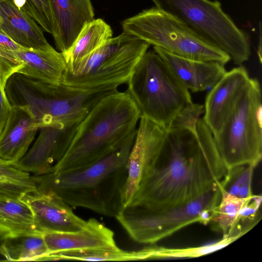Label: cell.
<instances>
[{"label":"cell","instance_id":"obj_11","mask_svg":"<svg viewBox=\"0 0 262 262\" xmlns=\"http://www.w3.org/2000/svg\"><path fill=\"white\" fill-rule=\"evenodd\" d=\"M166 129L141 116L127 161V172L123 188V207L132 201L140 184L150 171L159 155Z\"/></svg>","mask_w":262,"mask_h":262},{"label":"cell","instance_id":"obj_12","mask_svg":"<svg viewBox=\"0 0 262 262\" xmlns=\"http://www.w3.org/2000/svg\"><path fill=\"white\" fill-rule=\"evenodd\" d=\"M79 124L69 126L53 124L40 127L39 136L32 147L12 165L36 175L53 171L55 164L69 148Z\"/></svg>","mask_w":262,"mask_h":262},{"label":"cell","instance_id":"obj_16","mask_svg":"<svg viewBox=\"0 0 262 262\" xmlns=\"http://www.w3.org/2000/svg\"><path fill=\"white\" fill-rule=\"evenodd\" d=\"M154 50L185 86L194 92L211 89L226 72L224 65L218 62L182 57L158 47Z\"/></svg>","mask_w":262,"mask_h":262},{"label":"cell","instance_id":"obj_4","mask_svg":"<svg viewBox=\"0 0 262 262\" xmlns=\"http://www.w3.org/2000/svg\"><path fill=\"white\" fill-rule=\"evenodd\" d=\"M115 90H74L18 73L11 75L5 87L11 106L26 107L39 129L53 124H79L101 99Z\"/></svg>","mask_w":262,"mask_h":262},{"label":"cell","instance_id":"obj_8","mask_svg":"<svg viewBox=\"0 0 262 262\" xmlns=\"http://www.w3.org/2000/svg\"><path fill=\"white\" fill-rule=\"evenodd\" d=\"M260 83L250 78L220 130L213 136L227 169L256 166L262 157V102Z\"/></svg>","mask_w":262,"mask_h":262},{"label":"cell","instance_id":"obj_31","mask_svg":"<svg viewBox=\"0 0 262 262\" xmlns=\"http://www.w3.org/2000/svg\"><path fill=\"white\" fill-rule=\"evenodd\" d=\"M11 107L5 89L0 82V134L5 126Z\"/></svg>","mask_w":262,"mask_h":262},{"label":"cell","instance_id":"obj_22","mask_svg":"<svg viewBox=\"0 0 262 262\" xmlns=\"http://www.w3.org/2000/svg\"><path fill=\"white\" fill-rule=\"evenodd\" d=\"M49 253L41 233L7 236L0 245V254L7 261L41 260Z\"/></svg>","mask_w":262,"mask_h":262},{"label":"cell","instance_id":"obj_33","mask_svg":"<svg viewBox=\"0 0 262 262\" xmlns=\"http://www.w3.org/2000/svg\"><path fill=\"white\" fill-rule=\"evenodd\" d=\"M0 45L12 50H17L21 46L12 40L0 28Z\"/></svg>","mask_w":262,"mask_h":262},{"label":"cell","instance_id":"obj_21","mask_svg":"<svg viewBox=\"0 0 262 262\" xmlns=\"http://www.w3.org/2000/svg\"><path fill=\"white\" fill-rule=\"evenodd\" d=\"M0 233L7 236L41 233L29 204L22 198L0 195Z\"/></svg>","mask_w":262,"mask_h":262},{"label":"cell","instance_id":"obj_23","mask_svg":"<svg viewBox=\"0 0 262 262\" xmlns=\"http://www.w3.org/2000/svg\"><path fill=\"white\" fill-rule=\"evenodd\" d=\"M109 25L101 18L94 19L82 28L77 38L66 52L62 53L67 63L81 59L113 37Z\"/></svg>","mask_w":262,"mask_h":262},{"label":"cell","instance_id":"obj_28","mask_svg":"<svg viewBox=\"0 0 262 262\" xmlns=\"http://www.w3.org/2000/svg\"><path fill=\"white\" fill-rule=\"evenodd\" d=\"M20 10L25 12L51 34L53 38L57 34V28L51 0H11Z\"/></svg>","mask_w":262,"mask_h":262},{"label":"cell","instance_id":"obj_19","mask_svg":"<svg viewBox=\"0 0 262 262\" xmlns=\"http://www.w3.org/2000/svg\"><path fill=\"white\" fill-rule=\"evenodd\" d=\"M0 17L1 29L21 47L43 50L53 48L36 22L11 0H0Z\"/></svg>","mask_w":262,"mask_h":262},{"label":"cell","instance_id":"obj_18","mask_svg":"<svg viewBox=\"0 0 262 262\" xmlns=\"http://www.w3.org/2000/svg\"><path fill=\"white\" fill-rule=\"evenodd\" d=\"M43 236L49 254L116 246L113 231L93 218L87 221L86 226L81 230L47 232Z\"/></svg>","mask_w":262,"mask_h":262},{"label":"cell","instance_id":"obj_1","mask_svg":"<svg viewBox=\"0 0 262 262\" xmlns=\"http://www.w3.org/2000/svg\"><path fill=\"white\" fill-rule=\"evenodd\" d=\"M227 171L203 119L196 132L168 128L154 166L128 205L165 208L189 202L220 183Z\"/></svg>","mask_w":262,"mask_h":262},{"label":"cell","instance_id":"obj_25","mask_svg":"<svg viewBox=\"0 0 262 262\" xmlns=\"http://www.w3.org/2000/svg\"><path fill=\"white\" fill-rule=\"evenodd\" d=\"M254 195L241 198L229 193L222 187L220 202L209 223L212 229L221 232L223 237L229 236L241 210Z\"/></svg>","mask_w":262,"mask_h":262},{"label":"cell","instance_id":"obj_2","mask_svg":"<svg viewBox=\"0 0 262 262\" xmlns=\"http://www.w3.org/2000/svg\"><path fill=\"white\" fill-rule=\"evenodd\" d=\"M135 135L114 152L89 165L33 177L37 191L56 196L72 207L116 217L123 207L127 161Z\"/></svg>","mask_w":262,"mask_h":262},{"label":"cell","instance_id":"obj_5","mask_svg":"<svg viewBox=\"0 0 262 262\" xmlns=\"http://www.w3.org/2000/svg\"><path fill=\"white\" fill-rule=\"evenodd\" d=\"M149 46L123 32L81 59L67 63L61 84L81 91L117 90L127 83Z\"/></svg>","mask_w":262,"mask_h":262},{"label":"cell","instance_id":"obj_15","mask_svg":"<svg viewBox=\"0 0 262 262\" xmlns=\"http://www.w3.org/2000/svg\"><path fill=\"white\" fill-rule=\"evenodd\" d=\"M39 127L25 107L11 106L0 134V160L10 165L26 154Z\"/></svg>","mask_w":262,"mask_h":262},{"label":"cell","instance_id":"obj_24","mask_svg":"<svg viewBox=\"0 0 262 262\" xmlns=\"http://www.w3.org/2000/svg\"><path fill=\"white\" fill-rule=\"evenodd\" d=\"M128 261L148 260L146 247L138 251H126L117 246L50 253L43 260Z\"/></svg>","mask_w":262,"mask_h":262},{"label":"cell","instance_id":"obj_3","mask_svg":"<svg viewBox=\"0 0 262 262\" xmlns=\"http://www.w3.org/2000/svg\"><path fill=\"white\" fill-rule=\"evenodd\" d=\"M140 117L139 110L126 91L116 90L108 94L79 123L69 148L53 171L83 167L114 152L136 133Z\"/></svg>","mask_w":262,"mask_h":262},{"label":"cell","instance_id":"obj_34","mask_svg":"<svg viewBox=\"0 0 262 262\" xmlns=\"http://www.w3.org/2000/svg\"><path fill=\"white\" fill-rule=\"evenodd\" d=\"M1 17H0V23H1Z\"/></svg>","mask_w":262,"mask_h":262},{"label":"cell","instance_id":"obj_27","mask_svg":"<svg viewBox=\"0 0 262 262\" xmlns=\"http://www.w3.org/2000/svg\"><path fill=\"white\" fill-rule=\"evenodd\" d=\"M242 236L229 235L214 243L186 248H167L158 246H147L148 259L195 258L219 250L231 244Z\"/></svg>","mask_w":262,"mask_h":262},{"label":"cell","instance_id":"obj_20","mask_svg":"<svg viewBox=\"0 0 262 262\" xmlns=\"http://www.w3.org/2000/svg\"><path fill=\"white\" fill-rule=\"evenodd\" d=\"M14 53L20 64L16 73L54 84L61 83L67 67L62 52L53 48L43 50L22 47Z\"/></svg>","mask_w":262,"mask_h":262},{"label":"cell","instance_id":"obj_17","mask_svg":"<svg viewBox=\"0 0 262 262\" xmlns=\"http://www.w3.org/2000/svg\"><path fill=\"white\" fill-rule=\"evenodd\" d=\"M57 28L54 37L56 48L67 52L82 28L94 19L91 0H51Z\"/></svg>","mask_w":262,"mask_h":262},{"label":"cell","instance_id":"obj_10","mask_svg":"<svg viewBox=\"0 0 262 262\" xmlns=\"http://www.w3.org/2000/svg\"><path fill=\"white\" fill-rule=\"evenodd\" d=\"M123 32L182 57L220 62L230 59L224 52L205 42L171 15L156 7L121 23Z\"/></svg>","mask_w":262,"mask_h":262},{"label":"cell","instance_id":"obj_29","mask_svg":"<svg viewBox=\"0 0 262 262\" xmlns=\"http://www.w3.org/2000/svg\"><path fill=\"white\" fill-rule=\"evenodd\" d=\"M262 196L255 195L241 210L230 235L243 236L252 229L260 220Z\"/></svg>","mask_w":262,"mask_h":262},{"label":"cell","instance_id":"obj_30","mask_svg":"<svg viewBox=\"0 0 262 262\" xmlns=\"http://www.w3.org/2000/svg\"><path fill=\"white\" fill-rule=\"evenodd\" d=\"M203 108V105L191 102L177 114L168 128L181 127L196 132L197 123Z\"/></svg>","mask_w":262,"mask_h":262},{"label":"cell","instance_id":"obj_13","mask_svg":"<svg viewBox=\"0 0 262 262\" xmlns=\"http://www.w3.org/2000/svg\"><path fill=\"white\" fill-rule=\"evenodd\" d=\"M30 206L36 226L42 233L81 230L87 221L76 215L71 207L52 195L37 191L22 198Z\"/></svg>","mask_w":262,"mask_h":262},{"label":"cell","instance_id":"obj_26","mask_svg":"<svg viewBox=\"0 0 262 262\" xmlns=\"http://www.w3.org/2000/svg\"><path fill=\"white\" fill-rule=\"evenodd\" d=\"M36 191L35 181L29 172L0 160V195L22 198Z\"/></svg>","mask_w":262,"mask_h":262},{"label":"cell","instance_id":"obj_7","mask_svg":"<svg viewBox=\"0 0 262 262\" xmlns=\"http://www.w3.org/2000/svg\"><path fill=\"white\" fill-rule=\"evenodd\" d=\"M222 189L221 182L194 199L168 208L129 204L115 217L134 241L152 245L191 224H209Z\"/></svg>","mask_w":262,"mask_h":262},{"label":"cell","instance_id":"obj_14","mask_svg":"<svg viewBox=\"0 0 262 262\" xmlns=\"http://www.w3.org/2000/svg\"><path fill=\"white\" fill-rule=\"evenodd\" d=\"M250 78L244 66L234 68L226 72L207 94L203 119L213 136L220 130Z\"/></svg>","mask_w":262,"mask_h":262},{"label":"cell","instance_id":"obj_6","mask_svg":"<svg viewBox=\"0 0 262 262\" xmlns=\"http://www.w3.org/2000/svg\"><path fill=\"white\" fill-rule=\"evenodd\" d=\"M126 83V91L141 116L166 129L177 114L192 102L188 90L154 50L142 57Z\"/></svg>","mask_w":262,"mask_h":262},{"label":"cell","instance_id":"obj_9","mask_svg":"<svg viewBox=\"0 0 262 262\" xmlns=\"http://www.w3.org/2000/svg\"><path fill=\"white\" fill-rule=\"evenodd\" d=\"M155 7L171 15L199 38L227 54L236 64L251 54L245 33L222 9L210 0H151Z\"/></svg>","mask_w":262,"mask_h":262},{"label":"cell","instance_id":"obj_32","mask_svg":"<svg viewBox=\"0 0 262 262\" xmlns=\"http://www.w3.org/2000/svg\"><path fill=\"white\" fill-rule=\"evenodd\" d=\"M253 172H250L246 178L242 185L239 188L237 196L241 198H246L253 195L251 185Z\"/></svg>","mask_w":262,"mask_h":262}]
</instances>
